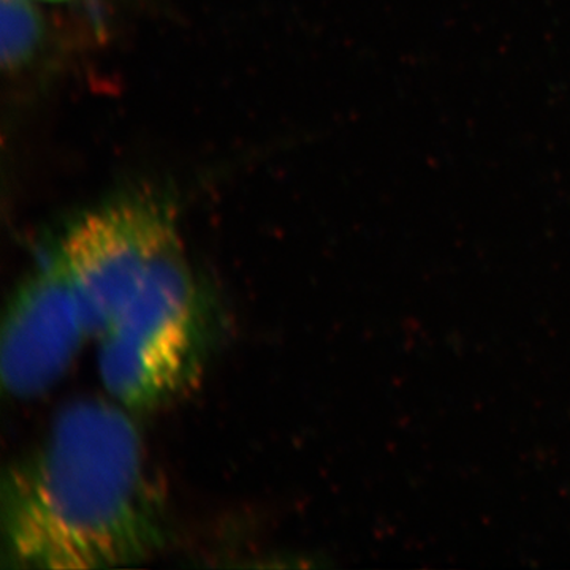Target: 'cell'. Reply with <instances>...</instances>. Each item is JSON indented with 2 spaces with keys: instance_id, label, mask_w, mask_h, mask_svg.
<instances>
[{
  "instance_id": "5",
  "label": "cell",
  "mask_w": 570,
  "mask_h": 570,
  "mask_svg": "<svg viewBox=\"0 0 570 570\" xmlns=\"http://www.w3.org/2000/svg\"><path fill=\"white\" fill-rule=\"evenodd\" d=\"M39 24L36 14L22 0H3L2 56L6 62H18L36 43Z\"/></svg>"
},
{
  "instance_id": "4",
  "label": "cell",
  "mask_w": 570,
  "mask_h": 570,
  "mask_svg": "<svg viewBox=\"0 0 570 570\" xmlns=\"http://www.w3.org/2000/svg\"><path fill=\"white\" fill-rule=\"evenodd\" d=\"M91 340L73 288L55 250L14 288L0 336L6 395L32 400L55 387Z\"/></svg>"
},
{
  "instance_id": "2",
  "label": "cell",
  "mask_w": 570,
  "mask_h": 570,
  "mask_svg": "<svg viewBox=\"0 0 570 570\" xmlns=\"http://www.w3.org/2000/svg\"><path fill=\"white\" fill-rule=\"evenodd\" d=\"M208 302L183 247L160 258L99 341V373L130 412L167 406L204 366Z\"/></svg>"
},
{
  "instance_id": "3",
  "label": "cell",
  "mask_w": 570,
  "mask_h": 570,
  "mask_svg": "<svg viewBox=\"0 0 570 570\" xmlns=\"http://www.w3.org/2000/svg\"><path fill=\"white\" fill-rule=\"evenodd\" d=\"M181 247L174 216L154 198L130 197L78 217L51 247L91 340H97L165 255Z\"/></svg>"
},
{
  "instance_id": "1",
  "label": "cell",
  "mask_w": 570,
  "mask_h": 570,
  "mask_svg": "<svg viewBox=\"0 0 570 570\" xmlns=\"http://www.w3.org/2000/svg\"><path fill=\"white\" fill-rule=\"evenodd\" d=\"M168 520L137 423L82 397L3 471L0 568H129L164 550Z\"/></svg>"
}]
</instances>
